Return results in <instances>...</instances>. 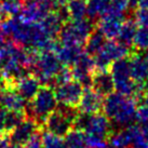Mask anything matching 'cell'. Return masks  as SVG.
Returning <instances> with one entry per match:
<instances>
[{
    "instance_id": "3957f363",
    "label": "cell",
    "mask_w": 148,
    "mask_h": 148,
    "mask_svg": "<svg viewBox=\"0 0 148 148\" xmlns=\"http://www.w3.org/2000/svg\"><path fill=\"white\" fill-rule=\"evenodd\" d=\"M104 114L120 127H130L137 119V99L121 93H111L104 99Z\"/></svg>"
},
{
    "instance_id": "e0dca14e",
    "label": "cell",
    "mask_w": 148,
    "mask_h": 148,
    "mask_svg": "<svg viewBox=\"0 0 148 148\" xmlns=\"http://www.w3.org/2000/svg\"><path fill=\"white\" fill-rule=\"evenodd\" d=\"M1 107H3L8 110L24 112L26 110L27 105H26V99H23L13 88L7 86L2 94Z\"/></svg>"
},
{
    "instance_id": "8fae6325",
    "label": "cell",
    "mask_w": 148,
    "mask_h": 148,
    "mask_svg": "<svg viewBox=\"0 0 148 148\" xmlns=\"http://www.w3.org/2000/svg\"><path fill=\"white\" fill-rule=\"evenodd\" d=\"M41 127L29 117H25L12 131L9 133L10 142L14 144L25 146V144L33 137L36 133L40 131Z\"/></svg>"
},
{
    "instance_id": "ac0fdd59",
    "label": "cell",
    "mask_w": 148,
    "mask_h": 148,
    "mask_svg": "<svg viewBox=\"0 0 148 148\" xmlns=\"http://www.w3.org/2000/svg\"><path fill=\"white\" fill-rule=\"evenodd\" d=\"M58 60L64 66H70L78 58V56L82 53V47L76 45H56L54 50Z\"/></svg>"
},
{
    "instance_id": "484cf974",
    "label": "cell",
    "mask_w": 148,
    "mask_h": 148,
    "mask_svg": "<svg viewBox=\"0 0 148 148\" xmlns=\"http://www.w3.org/2000/svg\"><path fill=\"white\" fill-rule=\"evenodd\" d=\"M130 148H148V140L143 134L140 127L130 125Z\"/></svg>"
},
{
    "instance_id": "8992f818",
    "label": "cell",
    "mask_w": 148,
    "mask_h": 148,
    "mask_svg": "<svg viewBox=\"0 0 148 148\" xmlns=\"http://www.w3.org/2000/svg\"><path fill=\"white\" fill-rule=\"evenodd\" d=\"M78 116V109L76 107L61 105V107H56V109L50 114L43 127L48 133L63 137L75 129V122Z\"/></svg>"
},
{
    "instance_id": "d590c367",
    "label": "cell",
    "mask_w": 148,
    "mask_h": 148,
    "mask_svg": "<svg viewBox=\"0 0 148 148\" xmlns=\"http://www.w3.org/2000/svg\"><path fill=\"white\" fill-rule=\"evenodd\" d=\"M4 148H24V147H23L22 145L14 144V143H11V142H10V143H9V144L7 145V146H5Z\"/></svg>"
},
{
    "instance_id": "4dcf8cb0",
    "label": "cell",
    "mask_w": 148,
    "mask_h": 148,
    "mask_svg": "<svg viewBox=\"0 0 148 148\" xmlns=\"http://www.w3.org/2000/svg\"><path fill=\"white\" fill-rule=\"evenodd\" d=\"M134 21L140 27H148V9H136L134 12Z\"/></svg>"
},
{
    "instance_id": "f35d334b",
    "label": "cell",
    "mask_w": 148,
    "mask_h": 148,
    "mask_svg": "<svg viewBox=\"0 0 148 148\" xmlns=\"http://www.w3.org/2000/svg\"><path fill=\"white\" fill-rule=\"evenodd\" d=\"M105 148H123V147H118V146H115V145H111L109 144L108 142H107V145H106V147Z\"/></svg>"
},
{
    "instance_id": "d6a6232c",
    "label": "cell",
    "mask_w": 148,
    "mask_h": 148,
    "mask_svg": "<svg viewBox=\"0 0 148 148\" xmlns=\"http://www.w3.org/2000/svg\"><path fill=\"white\" fill-rule=\"evenodd\" d=\"M127 2H129V8L135 9L136 7H138L140 0H127Z\"/></svg>"
},
{
    "instance_id": "2e32d148",
    "label": "cell",
    "mask_w": 148,
    "mask_h": 148,
    "mask_svg": "<svg viewBox=\"0 0 148 148\" xmlns=\"http://www.w3.org/2000/svg\"><path fill=\"white\" fill-rule=\"evenodd\" d=\"M122 23L123 21L121 16L112 13H107L99 20L97 29L107 38V40H112L118 36Z\"/></svg>"
},
{
    "instance_id": "8d00e7d4",
    "label": "cell",
    "mask_w": 148,
    "mask_h": 148,
    "mask_svg": "<svg viewBox=\"0 0 148 148\" xmlns=\"http://www.w3.org/2000/svg\"><path fill=\"white\" fill-rule=\"evenodd\" d=\"M68 1L69 0H54V2L56 3V5H66Z\"/></svg>"
},
{
    "instance_id": "4316f807",
    "label": "cell",
    "mask_w": 148,
    "mask_h": 148,
    "mask_svg": "<svg viewBox=\"0 0 148 148\" xmlns=\"http://www.w3.org/2000/svg\"><path fill=\"white\" fill-rule=\"evenodd\" d=\"M133 47L137 51L148 50V27H140L137 29Z\"/></svg>"
},
{
    "instance_id": "52a82bcc",
    "label": "cell",
    "mask_w": 148,
    "mask_h": 148,
    "mask_svg": "<svg viewBox=\"0 0 148 148\" xmlns=\"http://www.w3.org/2000/svg\"><path fill=\"white\" fill-rule=\"evenodd\" d=\"M94 30V24L90 18L67 22L58 34V40L62 45H82L86 38Z\"/></svg>"
},
{
    "instance_id": "277c9868",
    "label": "cell",
    "mask_w": 148,
    "mask_h": 148,
    "mask_svg": "<svg viewBox=\"0 0 148 148\" xmlns=\"http://www.w3.org/2000/svg\"><path fill=\"white\" fill-rule=\"evenodd\" d=\"M63 66L54 51L37 52L32 50L30 70L43 86H53L54 79L63 69Z\"/></svg>"
},
{
    "instance_id": "f546056e",
    "label": "cell",
    "mask_w": 148,
    "mask_h": 148,
    "mask_svg": "<svg viewBox=\"0 0 148 148\" xmlns=\"http://www.w3.org/2000/svg\"><path fill=\"white\" fill-rule=\"evenodd\" d=\"M129 9L127 0H110V10L108 13H112L118 16L123 17L124 12Z\"/></svg>"
},
{
    "instance_id": "7c38bea8",
    "label": "cell",
    "mask_w": 148,
    "mask_h": 148,
    "mask_svg": "<svg viewBox=\"0 0 148 148\" xmlns=\"http://www.w3.org/2000/svg\"><path fill=\"white\" fill-rule=\"evenodd\" d=\"M103 105V96L93 89L86 88V90H83L82 96L77 107H79V111L82 114H95L99 112Z\"/></svg>"
},
{
    "instance_id": "f1b7e54d",
    "label": "cell",
    "mask_w": 148,
    "mask_h": 148,
    "mask_svg": "<svg viewBox=\"0 0 148 148\" xmlns=\"http://www.w3.org/2000/svg\"><path fill=\"white\" fill-rule=\"evenodd\" d=\"M137 121H138V127L143 132V134L148 140V106L143 104L138 108L137 111Z\"/></svg>"
},
{
    "instance_id": "9c48e42d",
    "label": "cell",
    "mask_w": 148,
    "mask_h": 148,
    "mask_svg": "<svg viewBox=\"0 0 148 148\" xmlns=\"http://www.w3.org/2000/svg\"><path fill=\"white\" fill-rule=\"evenodd\" d=\"M54 88L56 99L61 105L69 107L78 106L83 93V86L79 81L71 78Z\"/></svg>"
},
{
    "instance_id": "60d3db41",
    "label": "cell",
    "mask_w": 148,
    "mask_h": 148,
    "mask_svg": "<svg viewBox=\"0 0 148 148\" xmlns=\"http://www.w3.org/2000/svg\"><path fill=\"white\" fill-rule=\"evenodd\" d=\"M145 52H146V53H145V58H147V61H148V50H146Z\"/></svg>"
},
{
    "instance_id": "44dd1931",
    "label": "cell",
    "mask_w": 148,
    "mask_h": 148,
    "mask_svg": "<svg viewBox=\"0 0 148 148\" xmlns=\"http://www.w3.org/2000/svg\"><path fill=\"white\" fill-rule=\"evenodd\" d=\"M88 16L91 21H99L110 10V0H86Z\"/></svg>"
},
{
    "instance_id": "5b68a950",
    "label": "cell",
    "mask_w": 148,
    "mask_h": 148,
    "mask_svg": "<svg viewBox=\"0 0 148 148\" xmlns=\"http://www.w3.org/2000/svg\"><path fill=\"white\" fill-rule=\"evenodd\" d=\"M58 99L55 92L51 86H41L38 93L29 101L26 107L27 117L34 119L40 127H43L45 119L58 107Z\"/></svg>"
},
{
    "instance_id": "cb8c5ba5",
    "label": "cell",
    "mask_w": 148,
    "mask_h": 148,
    "mask_svg": "<svg viewBox=\"0 0 148 148\" xmlns=\"http://www.w3.org/2000/svg\"><path fill=\"white\" fill-rule=\"evenodd\" d=\"M22 0H0V12L2 16H16L21 13Z\"/></svg>"
},
{
    "instance_id": "e575fe53",
    "label": "cell",
    "mask_w": 148,
    "mask_h": 148,
    "mask_svg": "<svg viewBox=\"0 0 148 148\" xmlns=\"http://www.w3.org/2000/svg\"><path fill=\"white\" fill-rule=\"evenodd\" d=\"M138 8L148 9V0H140V3H138Z\"/></svg>"
},
{
    "instance_id": "d4e9b609",
    "label": "cell",
    "mask_w": 148,
    "mask_h": 148,
    "mask_svg": "<svg viewBox=\"0 0 148 148\" xmlns=\"http://www.w3.org/2000/svg\"><path fill=\"white\" fill-rule=\"evenodd\" d=\"M66 148H88L82 132L74 129L65 136Z\"/></svg>"
},
{
    "instance_id": "4fadbf2b",
    "label": "cell",
    "mask_w": 148,
    "mask_h": 148,
    "mask_svg": "<svg viewBox=\"0 0 148 148\" xmlns=\"http://www.w3.org/2000/svg\"><path fill=\"white\" fill-rule=\"evenodd\" d=\"M131 76L133 80L140 86L148 84V61L145 55L134 53L130 58Z\"/></svg>"
},
{
    "instance_id": "30bf717a",
    "label": "cell",
    "mask_w": 148,
    "mask_h": 148,
    "mask_svg": "<svg viewBox=\"0 0 148 148\" xmlns=\"http://www.w3.org/2000/svg\"><path fill=\"white\" fill-rule=\"evenodd\" d=\"M96 70V66L93 56L86 52H82L78 58L71 65V75L73 78L81 83L83 86L89 88L92 82V77Z\"/></svg>"
},
{
    "instance_id": "1f68e13d",
    "label": "cell",
    "mask_w": 148,
    "mask_h": 148,
    "mask_svg": "<svg viewBox=\"0 0 148 148\" xmlns=\"http://www.w3.org/2000/svg\"><path fill=\"white\" fill-rule=\"evenodd\" d=\"M25 148H42V135L39 134V132L25 144Z\"/></svg>"
},
{
    "instance_id": "9a60e30c",
    "label": "cell",
    "mask_w": 148,
    "mask_h": 148,
    "mask_svg": "<svg viewBox=\"0 0 148 148\" xmlns=\"http://www.w3.org/2000/svg\"><path fill=\"white\" fill-rule=\"evenodd\" d=\"M40 84V81L34 75H26L13 84V89L24 99L30 101L41 88Z\"/></svg>"
},
{
    "instance_id": "7402d4cb",
    "label": "cell",
    "mask_w": 148,
    "mask_h": 148,
    "mask_svg": "<svg viewBox=\"0 0 148 148\" xmlns=\"http://www.w3.org/2000/svg\"><path fill=\"white\" fill-rule=\"evenodd\" d=\"M71 21L83 20L88 16V1L86 0H69L66 4Z\"/></svg>"
},
{
    "instance_id": "7a4b0ae2",
    "label": "cell",
    "mask_w": 148,
    "mask_h": 148,
    "mask_svg": "<svg viewBox=\"0 0 148 148\" xmlns=\"http://www.w3.org/2000/svg\"><path fill=\"white\" fill-rule=\"evenodd\" d=\"M75 129L82 132L88 147L105 148L107 140L112 133L110 121L105 114H79Z\"/></svg>"
},
{
    "instance_id": "d6986e66",
    "label": "cell",
    "mask_w": 148,
    "mask_h": 148,
    "mask_svg": "<svg viewBox=\"0 0 148 148\" xmlns=\"http://www.w3.org/2000/svg\"><path fill=\"white\" fill-rule=\"evenodd\" d=\"M137 29H138V26H137L134 20L123 21L119 34L117 36V41L121 43L122 45H124V47H127V49L132 48L133 43H134V39H135Z\"/></svg>"
},
{
    "instance_id": "ab89813d",
    "label": "cell",
    "mask_w": 148,
    "mask_h": 148,
    "mask_svg": "<svg viewBox=\"0 0 148 148\" xmlns=\"http://www.w3.org/2000/svg\"><path fill=\"white\" fill-rule=\"evenodd\" d=\"M3 83V78H2V75L0 73V84H2Z\"/></svg>"
},
{
    "instance_id": "b9f144b4",
    "label": "cell",
    "mask_w": 148,
    "mask_h": 148,
    "mask_svg": "<svg viewBox=\"0 0 148 148\" xmlns=\"http://www.w3.org/2000/svg\"><path fill=\"white\" fill-rule=\"evenodd\" d=\"M22 1H23V0H22Z\"/></svg>"
},
{
    "instance_id": "836d02e7",
    "label": "cell",
    "mask_w": 148,
    "mask_h": 148,
    "mask_svg": "<svg viewBox=\"0 0 148 148\" xmlns=\"http://www.w3.org/2000/svg\"><path fill=\"white\" fill-rule=\"evenodd\" d=\"M5 43H7V42H5V35H4V34L2 33V30L0 29V48L3 47Z\"/></svg>"
},
{
    "instance_id": "5bb4252c",
    "label": "cell",
    "mask_w": 148,
    "mask_h": 148,
    "mask_svg": "<svg viewBox=\"0 0 148 148\" xmlns=\"http://www.w3.org/2000/svg\"><path fill=\"white\" fill-rule=\"evenodd\" d=\"M91 86L102 96H107L115 91V83L108 69H96L92 77Z\"/></svg>"
},
{
    "instance_id": "74e56055",
    "label": "cell",
    "mask_w": 148,
    "mask_h": 148,
    "mask_svg": "<svg viewBox=\"0 0 148 148\" xmlns=\"http://www.w3.org/2000/svg\"><path fill=\"white\" fill-rule=\"evenodd\" d=\"M142 99H143V101H144V102H143V104H145V105H147V106H148V91H146V92H145Z\"/></svg>"
},
{
    "instance_id": "83f0119b",
    "label": "cell",
    "mask_w": 148,
    "mask_h": 148,
    "mask_svg": "<svg viewBox=\"0 0 148 148\" xmlns=\"http://www.w3.org/2000/svg\"><path fill=\"white\" fill-rule=\"evenodd\" d=\"M42 148H66V144L62 137L47 132L42 135Z\"/></svg>"
},
{
    "instance_id": "6da1fadb",
    "label": "cell",
    "mask_w": 148,
    "mask_h": 148,
    "mask_svg": "<svg viewBox=\"0 0 148 148\" xmlns=\"http://www.w3.org/2000/svg\"><path fill=\"white\" fill-rule=\"evenodd\" d=\"M30 61L32 50L26 51L14 42L5 43L0 48V73L7 86L13 88L18 79L28 75Z\"/></svg>"
},
{
    "instance_id": "603a6c76",
    "label": "cell",
    "mask_w": 148,
    "mask_h": 148,
    "mask_svg": "<svg viewBox=\"0 0 148 148\" xmlns=\"http://www.w3.org/2000/svg\"><path fill=\"white\" fill-rule=\"evenodd\" d=\"M42 27L45 29V32L49 34L51 37H58L62 27L64 26L63 21L58 17V15L55 13V11L49 13L47 16L40 22Z\"/></svg>"
},
{
    "instance_id": "ffe728a7",
    "label": "cell",
    "mask_w": 148,
    "mask_h": 148,
    "mask_svg": "<svg viewBox=\"0 0 148 148\" xmlns=\"http://www.w3.org/2000/svg\"><path fill=\"white\" fill-rule=\"evenodd\" d=\"M107 38L99 29H94L84 42V51L91 56H95L106 45Z\"/></svg>"
},
{
    "instance_id": "ba28073f",
    "label": "cell",
    "mask_w": 148,
    "mask_h": 148,
    "mask_svg": "<svg viewBox=\"0 0 148 148\" xmlns=\"http://www.w3.org/2000/svg\"><path fill=\"white\" fill-rule=\"evenodd\" d=\"M130 49L118 41L108 40L104 48L95 56H93L96 69H109L114 62L120 58H127L130 54Z\"/></svg>"
}]
</instances>
